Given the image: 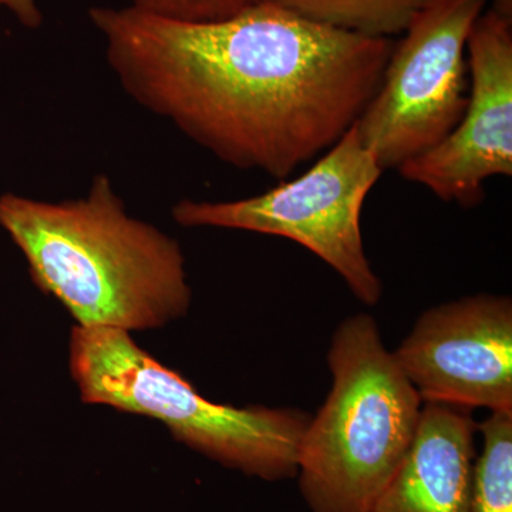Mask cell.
Instances as JSON below:
<instances>
[{"mask_svg":"<svg viewBox=\"0 0 512 512\" xmlns=\"http://www.w3.org/2000/svg\"><path fill=\"white\" fill-rule=\"evenodd\" d=\"M89 16L131 99L218 160L278 180L355 126L394 45L265 0L214 22L133 5Z\"/></svg>","mask_w":512,"mask_h":512,"instance_id":"obj_1","label":"cell"},{"mask_svg":"<svg viewBox=\"0 0 512 512\" xmlns=\"http://www.w3.org/2000/svg\"><path fill=\"white\" fill-rule=\"evenodd\" d=\"M0 227L25 255L37 288L80 328L157 329L190 309L180 245L128 215L106 174L79 200L2 195Z\"/></svg>","mask_w":512,"mask_h":512,"instance_id":"obj_2","label":"cell"},{"mask_svg":"<svg viewBox=\"0 0 512 512\" xmlns=\"http://www.w3.org/2000/svg\"><path fill=\"white\" fill-rule=\"evenodd\" d=\"M328 365L332 387L299 447V490L312 512H369L412 444L423 400L367 313L340 322Z\"/></svg>","mask_w":512,"mask_h":512,"instance_id":"obj_3","label":"cell"},{"mask_svg":"<svg viewBox=\"0 0 512 512\" xmlns=\"http://www.w3.org/2000/svg\"><path fill=\"white\" fill-rule=\"evenodd\" d=\"M69 366L83 403L161 421L175 440L248 476L281 481L298 474L311 420L303 410L211 402L126 330L74 326Z\"/></svg>","mask_w":512,"mask_h":512,"instance_id":"obj_4","label":"cell"},{"mask_svg":"<svg viewBox=\"0 0 512 512\" xmlns=\"http://www.w3.org/2000/svg\"><path fill=\"white\" fill-rule=\"evenodd\" d=\"M382 174L353 126L301 177L244 200L180 201L173 220L289 239L328 264L360 302L375 306L383 284L367 258L360 218Z\"/></svg>","mask_w":512,"mask_h":512,"instance_id":"obj_5","label":"cell"},{"mask_svg":"<svg viewBox=\"0 0 512 512\" xmlns=\"http://www.w3.org/2000/svg\"><path fill=\"white\" fill-rule=\"evenodd\" d=\"M487 0H434L393 45L382 82L355 127L382 170L447 137L468 101L467 42Z\"/></svg>","mask_w":512,"mask_h":512,"instance_id":"obj_6","label":"cell"},{"mask_svg":"<svg viewBox=\"0 0 512 512\" xmlns=\"http://www.w3.org/2000/svg\"><path fill=\"white\" fill-rule=\"evenodd\" d=\"M424 403L512 413V301L466 296L421 313L393 352Z\"/></svg>","mask_w":512,"mask_h":512,"instance_id":"obj_7","label":"cell"},{"mask_svg":"<svg viewBox=\"0 0 512 512\" xmlns=\"http://www.w3.org/2000/svg\"><path fill=\"white\" fill-rule=\"evenodd\" d=\"M466 110L437 146L400 165L403 178L437 198L474 207L484 184L512 174V19L484 10L467 42Z\"/></svg>","mask_w":512,"mask_h":512,"instance_id":"obj_8","label":"cell"},{"mask_svg":"<svg viewBox=\"0 0 512 512\" xmlns=\"http://www.w3.org/2000/svg\"><path fill=\"white\" fill-rule=\"evenodd\" d=\"M476 433L470 410L424 404L406 456L369 512H468Z\"/></svg>","mask_w":512,"mask_h":512,"instance_id":"obj_9","label":"cell"},{"mask_svg":"<svg viewBox=\"0 0 512 512\" xmlns=\"http://www.w3.org/2000/svg\"><path fill=\"white\" fill-rule=\"evenodd\" d=\"M303 18L367 37L400 35L434 0H265Z\"/></svg>","mask_w":512,"mask_h":512,"instance_id":"obj_10","label":"cell"},{"mask_svg":"<svg viewBox=\"0 0 512 512\" xmlns=\"http://www.w3.org/2000/svg\"><path fill=\"white\" fill-rule=\"evenodd\" d=\"M478 431L484 447L474 464L468 512H512V413H490Z\"/></svg>","mask_w":512,"mask_h":512,"instance_id":"obj_11","label":"cell"},{"mask_svg":"<svg viewBox=\"0 0 512 512\" xmlns=\"http://www.w3.org/2000/svg\"><path fill=\"white\" fill-rule=\"evenodd\" d=\"M261 0H133L134 8L184 22H214L237 15Z\"/></svg>","mask_w":512,"mask_h":512,"instance_id":"obj_12","label":"cell"},{"mask_svg":"<svg viewBox=\"0 0 512 512\" xmlns=\"http://www.w3.org/2000/svg\"><path fill=\"white\" fill-rule=\"evenodd\" d=\"M0 6L12 10L26 28L36 29L42 25L43 16L37 8L36 0H0Z\"/></svg>","mask_w":512,"mask_h":512,"instance_id":"obj_13","label":"cell"},{"mask_svg":"<svg viewBox=\"0 0 512 512\" xmlns=\"http://www.w3.org/2000/svg\"><path fill=\"white\" fill-rule=\"evenodd\" d=\"M490 9L504 18L512 19V0H494Z\"/></svg>","mask_w":512,"mask_h":512,"instance_id":"obj_14","label":"cell"}]
</instances>
